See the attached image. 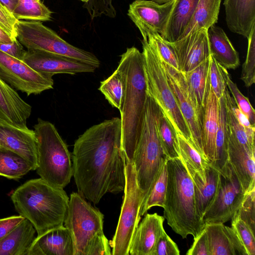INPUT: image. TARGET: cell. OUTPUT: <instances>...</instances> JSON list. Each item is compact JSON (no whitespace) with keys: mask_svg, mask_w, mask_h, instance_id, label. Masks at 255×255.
I'll list each match as a JSON object with an SVG mask.
<instances>
[{"mask_svg":"<svg viewBox=\"0 0 255 255\" xmlns=\"http://www.w3.org/2000/svg\"><path fill=\"white\" fill-rule=\"evenodd\" d=\"M229 127L225 95L219 99V113L215 141V159L211 165L220 173L228 163ZM211 165V164H210Z\"/></svg>","mask_w":255,"mask_h":255,"instance_id":"obj_30","label":"cell"},{"mask_svg":"<svg viewBox=\"0 0 255 255\" xmlns=\"http://www.w3.org/2000/svg\"><path fill=\"white\" fill-rule=\"evenodd\" d=\"M199 0H174L163 35L170 42L177 40L189 23Z\"/></svg>","mask_w":255,"mask_h":255,"instance_id":"obj_28","label":"cell"},{"mask_svg":"<svg viewBox=\"0 0 255 255\" xmlns=\"http://www.w3.org/2000/svg\"><path fill=\"white\" fill-rule=\"evenodd\" d=\"M174 0L159 4L152 0H135L129 5L128 15L139 29L143 39L151 30L164 34Z\"/></svg>","mask_w":255,"mask_h":255,"instance_id":"obj_14","label":"cell"},{"mask_svg":"<svg viewBox=\"0 0 255 255\" xmlns=\"http://www.w3.org/2000/svg\"><path fill=\"white\" fill-rule=\"evenodd\" d=\"M71 157L78 193L84 199L97 204L108 193L124 191L126 159L120 118L86 130L75 141Z\"/></svg>","mask_w":255,"mask_h":255,"instance_id":"obj_1","label":"cell"},{"mask_svg":"<svg viewBox=\"0 0 255 255\" xmlns=\"http://www.w3.org/2000/svg\"><path fill=\"white\" fill-rule=\"evenodd\" d=\"M158 136L167 159L180 157L176 133L159 107L156 118Z\"/></svg>","mask_w":255,"mask_h":255,"instance_id":"obj_35","label":"cell"},{"mask_svg":"<svg viewBox=\"0 0 255 255\" xmlns=\"http://www.w3.org/2000/svg\"><path fill=\"white\" fill-rule=\"evenodd\" d=\"M114 0H89L84 2L83 7L86 8L91 19L102 15L114 18L116 16V10L113 5Z\"/></svg>","mask_w":255,"mask_h":255,"instance_id":"obj_45","label":"cell"},{"mask_svg":"<svg viewBox=\"0 0 255 255\" xmlns=\"http://www.w3.org/2000/svg\"><path fill=\"white\" fill-rule=\"evenodd\" d=\"M14 41L9 33L3 28L0 24V42L10 43Z\"/></svg>","mask_w":255,"mask_h":255,"instance_id":"obj_52","label":"cell"},{"mask_svg":"<svg viewBox=\"0 0 255 255\" xmlns=\"http://www.w3.org/2000/svg\"><path fill=\"white\" fill-rule=\"evenodd\" d=\"M27 255H74L69 231L63 225L37 236Z\"/></svg>","mask_w":255,"mask_h":255,"instance_id":"obj_21","label":"cell"},{"mask_svg":"<svg viewBox=\"0 0 255 255\" xmlns=\"http://www.w3.org/2000/svg\"><path fill=\"white\" fill-rule=\"evenodd\" d=\"M211 55L227 69H235L240 65L238 53L220 27L211 26L207 31Z\"/></svg>","mask_w":255,"mask_h":255,"instance_id":"obj_26","label":"cell"},{"mask_svg":"<svg viewBox=\"0 0 255 255\" xmlns=\"http://www.w3.org/2000/svg\"><path fill=\"white\" fill-rule=\"evenodd\" d=\"M229 29L248 38L255 28V0H224Z\"/></svg>","mask_w":255,"mask_h":255,"instance_id":"obj_22","label":"cell"},{"mask_svg":"<svg viewBox=\"0 0 255 255\" xmlns=\"http://www.w3.org/2000/svg\"><path fill=\"white\" fill-rule=\"evenodd\" d=\"M162 61L165 68L168 83L174 93L180 110L188 127L191 136L192 144L204 157L203 121L189 97L183 73L162 60Z\"/></svg>","mask_w":255,"mask_h":255,"instance_id":"obj_13","label":"cell"},{"mask_svg":"<svg viewBox=\"0 0 255 255\" xmlns=\"http://www.w3.org/2000/svg\"><path fill=\"white\" fill-rule=\"evenodd\" d=\"M36 230L26 219L0 240V255H27Z\"/></svg>","mask_w":255,"mask_h":255,"instance_id":"obj_27","label":"cell"},{"mask_svg":"<svg viewBox=\"0 0 255 255\" xmlns=\"http://www.w3.org/2000/svg\"><path fill=\"white\" fill-rule=\"evenodd\" d=\"M221 2V0H199L189 23L178 40L201 28L208 30L215 24Z\"/></svg>","mask_w":255,"mask_h":255,"instance_id":"obj_29","label":"cell"},{"mask_svg":"<svg viewBox=\"0 0 255 255\" xmlns=\"http://www.w3.org/2000/svg\"><path fill=\"white\" fill-rule=\"evenodd\" d=\"M226 104L228 124L230 133L241 146L250 151L255 152V146L251 144L244 129L238 122L226 102Z\"/></svg>","mask_w":255,"mask_h":255,"instance_id":"obj_43","label":"cell"},{"mask_svg":"<svg viewBox=\"0 0 255 255\" xmlns=\"http://www.w3.org/2000/svg\"><path fill=\"white\" fill-rule=\"evenodd\" d=\"M31 112L32 107L0 77V120L17 128H27V120Z\"/></svg>","mask_w":255,"mask_h":255,"instance_id":"obj_19","label":"cell"},{"mask_svg":"<svg viewBox=\"0 0 255 255\" xmlns=\"http://www.w3.org/2000/svg\"><path fill=\"white\" fill-rule=\"evenodd\" d=\"M163 216L146 214L135 229L129 246L130 255H151L159 237L165 232Z\"/></svg>","mask_w":255,"mask_h":255,"instance_id":"obj_18","label":"cell"},{"mask_svg":"<svg viewBox=\"0 0 255 255\" xmlns=\"http://www.w3.org/2000/svg\"><path fill=\"white\" fill-rule=\"evenodd\" d=\"M117 68L125 82L120 112L122 146L126 159L132 162L140 135L147 92L142 54L135 47L128 48L121 55Z\"/></svg>","mask_w":255,"mask_h":255,"instance_id":"obj_2","label":"cell"},{"mask_svg":"<svg viewBox=\"0 0 255 255\" xmlns=\"http://www.w3.org/2000/svg\"><path fill=\"white\" fill-rule=\"evenodd\" d=\"M0 77L17 91L38 95L53 88L52 76L33 70L22 60L0 50Z\"/></svg>","mask_w":255,"mask_h":255,"instance_id":"obj_11","label":"cell"},{"mask_svg":"<svg viewBox=\"0 0 255 255\" xmlns=\"http://www.w3.org/2000/svg\"><path fill=\"white\" fill-rule=\"evenodd\" d=\"M0 141L3 148L22 156L32 165L38 164L37 141L34 130L21 128L0 120Z\"/></svg>","mask_w":255,"mask_h":255,"instance_id":"obj_17","label":"cell"},{"mask_svg":"<svg viewBox=\"0 0 255 255\" xmlns=\"http://www.w3.org/2000/svg\"><path fill=\"white\" fill-rule=\"evenodd\" d=\"M167 183L163 217L168 225L183 239L197 236L205 224L195 206L194 185L180 157L167 159Z\"/></svg>","mask_w":255,"mask_h":255,"instance_id":"obj_4","label":"cell"},{"mask_svg":"<svg viewBox=\"0 0 255 255\" xmlns=\"http://www.w3.org/2000/svg\"><path fill=\"white\" fill-rule=\"evenodd\" d=\"M210 58L192 70L182 72L189 97L203 122L210 86L208 76Z\"/></svg>","mask_w":255,"mask_h":255,"instance_id":"obj_24","label":"cell"},{"mask_svg":"<svg viewBox=\"0 0 255 255\" xmlns=\"http://www.w3.org/2000/svg\"><path fill=\"white\" fill-rule=\"evenodd\" d=\"M226 103L230 107L232 113L240 125L244 129L251 144L255 146V126L251 125L245 115L239 109L233 97H232L228 89L226 88L225 93Z\"/></svg>","mask_w":255,"mask_h":255,"instance_id":"obj_44","label":"cell"},{"mask_svg":"<svg viewBox=\"0 0 255 255\" xmlns=\"http://www.w3.org/2000/svg\"><path fill=\"white\" fill-rule=\"evenodd\" d=\"M25 218L21 215L12 216L0 219V240Z\"/></svg>","mask_w":255,"mask_h":255,"instance_id":"obj_51","label":"cell"},{"mask_svg":"<svg viewBox=\"0 0 255 255\" xmlns=\"http://www.w3.org/2000/svg\"><path fill=\"white\" fill-rule=\"evenodd\" d=\"M179 156L188 173H198L206 181L208 161L182 134L176 133Z\"/></svg>","mask_w":255,"mask_h":255,"instance_id":"obj_32","label":"cell"},{"mask_svg":"<svg viewBox=\"0 0 255 255\" xmlns=\"http://www.w3.org/2000/svg\"><path fill=\"white\" fill-rule=\"evenodd\" d=\"M0 2L12 13L17 4L18 0H0Z\"/></svg>","mask_w":255,"mask_h":255,"instance_id":"obj_53","label":"cell"},{"mask_svg":"<svg viewBox=\"0 0 255 255\" xmlns=\"http://www.w3.org/2000/svg\"><path fill=\"white\" fill-rule=\"evenodd\" d=\"M255 188L245 194L242 203L237 211L240 218L255 232Z\"/></svg>","mask_w":255,"mask_h":255,"instance_id":"obj_46","label":"cell"},{"mask_svg":"<svg viewBox=\"0 0 255 255\" xmlns=\"http://www.w3.org/2000/svg\"><path fill=\"white\" fill-rule=\"evenodd\" d=\"M176 244L164 232L158 239L151 255H179Z\"/></svg>","mask_w":255,"mask_h":255,"instance_id":"obj_47","label":"cell"},{"mask_svg":"<svg viewBox=\"0 0 255 255\" xmlns=\"http://www.w3.org/2000/svg\"><path fill=\"white\" fill-rule=\"evenodd\" d=\"M167 176L166 161L149 192L142 203L140 210L141 217L154 206L162 208L163 207L165 200Z\"/></svg>","mask_w":255,"mask_h":255,"instance_id":"obj_37","label":"cell"},{"mask_svg":"<svg viewBox=\"0 0 255 255\" xmlns=\"http://www.w3.org/2000/svg\"><path fill=\"white\" fill-rule=\"evenodd\" d=\"M80 0V1H82V2H83L84 3V2H87V1H89V0Z\"/></svg>","mask_w":255,"mask_h":255,"instance_id":"obj_55","label":"cell"},{"mask_svg":"<svg viewBox=\"0 0 255 255\" xmlns=\"http://www.w3.org/2000/svg\"><path fill=\"white\" fill-rule=\"evenodd\" d=\"M11 199L17 212L31 222L37 236L64 225L69 197L63 188L41 178L31 179L16 188Z\"/></svg>","mask_w":255,"mask_h":255,"instance_id":"obj_3","label":"cell"},{"mask_svg":"<svg viewBox=\"0 0 255 255\" xmlns=\"http://www.w3.org/2000/svg\"><path fill=\"white\" fill-rule=\"evenodd\" d=\"M147 41L149 45L153 49L166 63L178 70L176 55L169 42L165 40L159 33L150 30L147 33Z\"/></svg>","mask_w":255,"mask_h":255,"instance_id":"obj_39","label":"cell"},{"mask_svg":"<svg viewBox=\"0 0 255 255\" xmlns=\"http://www.w3.org/2000/svg\"><path fill=\"white\" fill-rule=\"evenodd\" d=\"M12 13L17 20L47 21L52 12L40 0H18Z\"/></svg>","mask_w":255,"mask_h":255,"instance_id":"obj_34","label":"cell"},{"mask_svg":"<svg viewBox=\"0 0 255 255\" xmlns=\"http://www.w3.org/2000/svg\"><path fill=\"white\" fill-rule=\"evenodd\" d=\"M32 170L31 164L15 152L0 147V176L17 179Z\"/></svg>","mask_w":255,"mask_h":255,"instance_id":"obj_33","label":"cell"},{"mask_svg":"<svg viewBox=\"0 0 255 255\" xmlns=\"http://www.w3.org/2000/svg\"><path fill=\"white\" fill-rule=\"evenodd\" d=\"M208 30L201 28L170 45L176 55L178 70L188 72L210 57Z\"/></svg>","mask_w":255,"mask_h":255,"instance_id":"obj_16","label":"cell"},{"mask_svg":"<svg viewBox=\"0 0 255 255\" xmlns=\"http://www.w3.org/2000/svg\"><path fill=\"white\" fill-rule=\"evenodd\" d=\"M21 60L37 72L52 77L59 74L92 73L96 69L73 59L35 50H26Z\"/></svg>","mask_w":255,"mask_h":255,"instance_id":"obj_15","label":"cell"},{"mask_svg":"<svg viewBox=\"0 0 255 255\" xmlns=\"http://www.w3.org/2000/svg\"><path fill=\"white\" fill-rule=\"evenodd\" d=\"M0 50L21 60L26 51L17 39L10 43L0 42Z\"/></svg>","mask_w":255,"mask_h":255,"instance_id":"obj_50","label":"cell"},{"mask_svg":"<svg viewBox=\"0 0 255 255\" xmlns=\"http://www.w3.org/2000/svg\"><path fill=\"white\" fill-rule=\"evenodd\" d=\"M247 39L248 51L246 60L243 65L241 79L245 86L249 87L255 82V28L253 29Z\"/></svg>","mask_w":255,"mask_h":255,"instance_id":"obj_41","label":"cell"},{"mask_svg":"<svg viewBox=\"0 0 255 255\" xmlns=\"http://www.w3.org/2000/svg\"><path fill=\"white\" fill-rule=\"evenodd\" d=\"M231 228L241 249L242 255H255V232L236 212L231 219Z\"/></svg>","mask_w":255,"mask_h":255,"instance_id":"obj_38","label":"cell"},{"mask_svg":"<svg viewBox=\"0 0 255 255\" xmlns=\"http://www.w3.org/2000/svg\"><path fill=\"white\" fill-rule=\"evenodd\" d=\"M204 228L210 255H237L228 226L222 223H205Z\"/></svg>","mask_w":255,"mask_h":255,"instance_id":"obj_31","label":"cell"},{"mask_svg":"<svg viewBox=\"0 0 255 255\" xmlns=\"http://www.w3.org/2000/svg\"><path fill=\"white\" fill-rule=\"evenodd\" d=\"M146 92L155 101L176 132L192 144L188 127L168 83L162 60L146 40H141Z\"/></svg>","mask_w":255,"mask_h":255,"instance_id":"obj_8","label":"cell"},{"mask_svg":"<svg viewBox=\"0 0 255 255\" xmlns=\"http://www.w3.org/2000/svg\"><path fill=\"white\" fill-rule=\"evenodd\" d=\"M0 147H2V148H3V147H2V146H1V142H0Z\"/></svg>","mask_w":255,"mask_h":255,"instance_id":"obj_56","label":"cell"},{"mask_svg":"<svg viewBox=\"0 0 255 255\" xmlns=\"http://www.w3.org/2000/svg\"><path fill=\"white\" fill-rule=\"evenodd\" d=\"M17 20L12 13L0 2V24L13 40L17 39L16 24Z\"/></svg>","mask_w":255,"mask_h":255,"instance_id":"obj_48","label":"cell"},{"mask_svg":"<svg viewBox=\"0 0 255 255\" xmlns=\"http://www.w3.org/2000/svg\"><path fill=\"white\" fill-rule=\"evenodd\" d=\"M220 174V183L216 197L202 218L204 224H224L231 220L245 195L229 162Z\"/></svg>","mask_w":255,"mask_h":255,"instance_id":"obj_12","label":"cell"},{"mask_svg":"<svg viewBox=\"0 0 255 255\" xmlns=\"http://www.w3.org/2000/svg\"><path fill=\"white\" fill-rule=\"evenodd\" d=\"M37 141L40 178L50 185L64 188L73 176L72 157L55 126L38 118L34 127Z\"/></svg>","mask_w":255,"mask_h":255,"instance_id":"obj_6","label":"cell"},{"mask_svg":"<svg viewBox=\"0 0 255 255\" xmlns=\"http://www.w3.org/2000/svg\"><path fill=\"white\" fill-rule=\"evenodd\" d=\"M99 90L110 105L121 110L125 92V82L121 71L117 68L108 78L100 83Z\"/></svg>","mask_w":255,"mask_h":255,"instance_id":"obj_36","label":"cell"},{"mask_svg":"<svg viewBox=\"0 0 255 255\" xmlns=\"http://www.w3.org/2000/svg\"><path fill=\"white\" fill-rule=\"evenodd\" d=\"M104 215L78 192L70 196L64 226L69 231L74 255H112L103 232Z\"/></svg>","mask_w":255,"mask_h":255,"instance_id":"obj_5","label":"cell"},{"mask_svg":"<svg viewBox=\"0 0 255 255\" xmlns=\"http://www.w3.org/2000/svg\"><path fill=\"white\" fill-rule=\"evenodd\" d=\"M219 99L210 86L203 122V156L209 164L215 159V141L218 127Z\"/></svg>","mask_w":255,"mask_h":255,"instance_id":"obj_25","label":"cell"},{"mask_svg":"<svg viewBox=\"0 0 255 255\" xmlns=\"http://www.w3.org/2000/svg\"><path fill=\"white\" fill-rule=\"evenodd\" d=\"M158 110V106L147 94L140 135L132 158L137 184L144 199L167 159L157 129Z\"/></svg>","mask_w":255,"mask_h":255,"instance_id":"obj_7","label":"cell"},{"mask_svg":"<svg viewBox=\"0 0 255 255\" xmlns=\"http://www.w3.org/2000/svg\"><path fill=\"white\" fill-rule=\"evenodd\" d=\"M123 202L115 235L110 242L112 255H129L133 233L141 219L140 210L144 194L139 188L132 162L126 160Z\"/></svg>","mask_w":255,"mask_h":255,"instance_id":"obj_10","label":"cell"},{"mask_svg":"<svg viewBox=\"0 0 255 255\" xmlns=\"http://www.w3.org/2000/svg\"><path fill=\"white\" fill-rule=\"evenodd\" d=\"M157 3H158L159 4H163V3H166V2H169L171 0H152Z\"/></svg>","mask_w":255,"mask_h":255,"instance_id":"obj_54","label":"cell"},{"mask_svg":"<svg viewBox=\"0 0 255 255\" xmlns=\"http://www.w3.org/2000/svg\"><path fill=\"white\" fill-rule=\"evenodd\" d=\"M227 72V69L219 64L211 54L209 81L212 90L218 99L224 95L227 88L226 74Z\"/></svg>","mask_w":255,"mask_h":255,"instance_id":"obj_40","label":"cell"},{"mask_svg":"<svg viewBox=\"0 0 255 255\" xmlns=\"http://www.w3.org/2000/svg\"><path fill=\"white\" fill-rule=\"evenodd\" d=\"M187 255H210L208 242L204 228L194 238V242L186 253Z\"/></svg>","mask_w":255,"mask_h":255,"instance_id":"obj_49","label":"cell"},{"mask_svg":"<svg viewBox=\"0 0 255 255\" xmlns=\"http://www.w3.org/2000/svg\"><path fill=\"white\" fill-rule=\"evenodd\" d=\"M188 174L193 183L196 209L202 219L216 197L220 183L221 174L209 164L206 169V181L203 180L198 173Z\"/></svg>","mask_w":255,"mask_h":255,"instance_id":"obj_23","label":"cell"},{"mask_svg":"<svg viewBox=\"0 0 255 255\" xmlns=\"http://www.w3.org/2000/svg\"><path fill=\"white\" fill-rule=\"evenodd\" d=\"M227 87L231 92L239 109L245 115L252 125L255 126V111L246 97L239 90L237 84L231 79L228 72L226 74Z\"/></svg>","mask_w":255,"mask_h":255,"instance_id":"obj_42","label":"cell"},{"mask_svg":"<svg viewBox=\"0 0 255 255\" xmlns=\"http://www.w3.org/2000/svg\"><path fill=\"white\" fill-rule=\"evenodd\" d=\"M255 153L239 144L229 129L228 162L245 194L255 188Z\"/></svg>","mask_w":255,"mask_h":255,"instance_id":"obj_20","label":"cell"},{"mask_svg":"<svg viewBox=\"0 0 255 255\" xmlns=\"http://www.w3.org/2000/svg\"><path fill=\"white\" fill-rule=\"evenodd\" d=\"M16 32L17 39L27 49L68 57L96 69L100 65V60L94 54L68 43L41 21L18 20Z\"/></svg>","mask_w":255,"mask_h":255,"instance_id":"obj_9","label":"cell"}]
</instances>
